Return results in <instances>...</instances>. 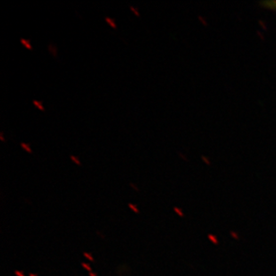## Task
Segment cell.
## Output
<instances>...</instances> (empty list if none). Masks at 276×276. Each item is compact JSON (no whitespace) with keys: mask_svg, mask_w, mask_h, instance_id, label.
<instances>
[{"mask_svg":"<svg viewBox=\"0 0 276 276\" xmlns=\"http://www.w3.org/2000/svg\"><path fill=\"white\" fill-rule=\"evenodd\" d=\"M21 42H22V44L25 46V47H26L27 49H30V50L33 49V47H32V45L30 43V41H27V40H25V39H21Z\"/></svg>","mask_w":276,"mask_h":276,"instance_id":"cell-1","label":"cell"},{"mask_svg":"<svg viewBox=\"0 0 276 276\" xmlns=\"http://www.w3.org/2000/svg\"><path fill=\"white\" fill-rule=\"evenodd\" d=\"M105 19H106V22H107L113 28H116V25H115V23H114V21L113 20V19H111L110 17H106Z\"/></svg>","mask_w":276,"mask_h":276,"instance_id":"cell-2","label":"cell"},{"mask_svg":"<svg viewBox=\"0 0 276 276\" xmlns=\"http://www.w3.org/2000/svg\"><path fill=\"white\" fill-rule=\"evenodd\" d=\"M33 104H34L39 109L41 110V111H44L45 108L43 107V106H42V104H41V102L37 101V100H33Z\"/></svg>","mask_w":276,"mask_h":276,"instance_id":"cell-3","label":"cell"},{"mask_svg":"<svg viewBox=\"0 0 276 276\" xmlns=\"http://www.w3.org/2000/svg\"><path fill=\"white\" fill-rule=\"evenodd\" d=\"M21 146L23 147V148L25 149V151H27V152H29V153H33V151H32V150H31V148H30V146H29V145H27V144L22 143H21Z\"/></svg>","mask_w":276,"mask_h":276,"instance_id":"cell-4","label":"cell"},{"mask_svg":"<svg viewBox=\"0 0 276 276\" xmlns=\"http://www.w3.org/2000/svg\"><path fill=\"white\" fill-rule=\"evenodd\" d=\"M71 158V159L73 160V161H74V162L76 163L77 165H81V162H80V160L76 158V157H74V156H71L70 157Z\"/></svg>","mask_w":276,"mask_h":276,"instance_id":"cell-5","label":"cell"},{"mask_svg":"<svg viewBox=\"0 0 276 276\" xmlns=\"http://www.w3.org/2000/svg\"><path fill=\"white\" fill-rule=\"evenodd\" d=\"M130 9H131V10H132L135 14H136V16H138V17L140 16V15H139L138 10H137V9H135L133 7H130Z\"/></svg>","mask_w":276,"mask_h":276,"instance_id":"cell-6","label":"cell"},{"mask_svg":"<svg viewBox=\"0 0 276 276\" xmlns=\"http://www.w3.org/2000/svg\"><path fill=\"white\" fill-rule=\"evenodd\" d=\"M0 139H1V141H2V142H5V139L4 137H3V132H1V133H0Z\"/></svg>","mask_w":276,"mask_h":276,"instance_id":"cell-7","label":"cell"}]
</instances>
